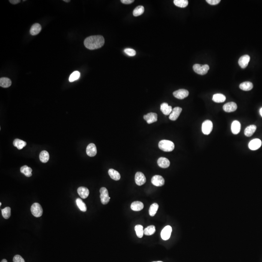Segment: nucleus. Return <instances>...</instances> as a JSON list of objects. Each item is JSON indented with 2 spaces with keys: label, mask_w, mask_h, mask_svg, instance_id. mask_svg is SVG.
<instances>
[{
  "label": "nucleus",
  "mask_w": 262,
  "mask_h": 262,
  "mask_svg": "<svg viewBox=\"0 0 262 262\" xmlns=\"http://www.w3.org/2000/svg\"><path fill=\"white\" fill-rule=\"evenodd\" d=\"M104 44V37L100 35L90 36L86 38L84 41L85 47L88 49L91 50L101 48Z\"/></svg>",
  "instance_id": "nucleus-1"
},
{
  "label": "nucleus",
  "mask_w": 262,
  "mask_h": 262,
  "mask_svg": "<svg viewBox=\"0 0 262 262\" xmlns=\"http://www.w3.org/2000/svg\"><path fill=\"white\" fill-rule=\"evenodd\" d=\"M158 146L160 150L166 152H170L174 149L175 145L173 142L167 140H162L159 142Z\"/></svg>",
  "instance_id": "nucleus-2"
},
{
  "label": "nucleus",
  "mask_w": 262,
  "mask_h": 262,
  "mask_svg": "<svg viewBox=\"0 0 262 262\" xmlns=\"http://www.w3.org/2000/svg\"><path fill=\"white\" fill-rule=\"evenodd\" d=\"M193 69L194 72L200 75H205L206 74L209 70L210 69L209 66L208 65L205 64L204 65H200V64H196L194 65Z\"/></svg>",
  "instance_id": "nucleus-3"
},
{
  "label": "nucleus",
  "mask_w": 262,
  "mask_h": 262,
  "mask_svg": "<svg viewBox=\"0 0 262 262\" xmlns=\"http://www.w3.org/2000/svg\"><path fill=\"white\" fill-rule=\"evenodd\" d=\"M31 211L32 215L36 217H39L42 215L43 209L39 203H34L31 207Z\"/></svg>",
  "instance_id": "nucleus-4"
},
{
  "label": "nucleus",
  "mask_w": 262,
  "mask_h": 262,
  "mask_svg": "<svg viewBox=\"0 0 262 262\" xmlns=\"http://www.w3.org/2000/svg\"><path fill=\"white\" fill-rule=\"evenodd\" d=\"M100 199L103 205H107L110 200V197L109 196L108 191L106 187H102L100 190Z\"/></svg>",
  "instance_id": "nucleus-5"
},
{
  "label": "nucleus",
  "mask_w": 262,
  "mask_h": 262,
  "mask_svg": "<svg viewBox=\"0 0 262 262\" xmlns=\"http://www.w3.org/2000/svg\"><path fill=\"white\" fill-rule=\"evenodd\" d=\"M213 123L210 120H206L202 124V132L205 135H209L213 129Z\"/></svg>",
  "instance_id": "nucleus-6"
},
{
  "label": "nucleus",
  "mask_w": 262,
  "mask_h": 262,
  "mask_svg": "<svg viewBox=\"0 0 262 262\" xmlns=\"http://www.w3.org/2000/svg\"><path fill=\"white\" fill-rule=\"evenodd\" d=\"M173 95L177 99L182 100L189 95V92L186 89H180L173 92Z\"/></svg>",
  "instance_id": "nucleus-7"
},
{
  "label": "nucleus",
  "mask_w": 262,
  "mask_h": 262,
  "mask_svg": "<svg viewBox=\"0 0 262 262\" xmlns=\"http://www.w3.org/2000/svg\"><path fill=\"white\" fill-rule=\"evenodd\" d=\"M151 183L156 187H162L165 184V180L161 176L156 175L152 177Z\"/></svg>",
  "instance_id": "nucleus-8"
},
{
  "label": "nucleus",
  "mask_w": 262,
  "mask_h": 262,
  "mask_svg": "<svg viewBox=\"0 0 262 262\" xmlns=\"http://www.w3.org/2000/svg\"><path fill=\"white\" fill-rule=\"evenodd\" d=\"M172 232V228L170 226H167L162 230L161 233V236L164 240H167L170 238Z\"/></svg>",
  "instance_id": "nucleus-9"
},
{
  "label": "nucleus",
  "mask_w": 262,
  "mask_h": 262,
  "mask_svg": "<svg viewBox=\"0 0 262 262\" xmlns=\"http://www.w3.org/2000/svg\"><path fill=\"white\" fill-rule=\"evenodd\" d=\"M135 182L137 185L139 186L143 185L146 182V178L143 173L141 172H137L135 175Z\"/></svg>",
  "instance_id": "nucleus-10"
},
{
  "label": "nucleus",
  "mask_w": 262,
  "mask_h": 262,
  "mask_svg": "<svg viewBox=\"0 0 262 262\" xmlns=\"http://www.w3.org/2000/svg\"><path fill=\"white\" fill-rule=\"evenodd\" d=\"M262 145V141L259 139H256L251 140L248 144V147L250 149L253 151L258 150Z\"/></svg>",
  "instance_id": "nucleus-11"
},
{
  "label": "nucleus",
  "mask_w": 262,
  "mask_h": 262,
  "mask_svg": "<svg viewBox=\"0 0 262 262\" xmlns=\"http://www.w3.org/2000/svg\"><path fill=\"white\" fill-rule=\"evenodd\" d=\"M182 111V108L180 107H176L172 109V113L169 116V118L172 121H175L178 118Z\"/></svg>",
  "instance_id": "nucleus-12"
},
{
  "label": "nucleus",
  "mask_w": 262,
  "mask_h": 262,
  "mask_svg": "<svg viewBox=\"0 0 262 262\" xmlns=\"http://www.w3.org/2000/svg\"><path fill=\"white\" fill-rule=\"evenodd\" d=\"M143 118L148 124L152 123L157 121V115L155 113H149L144 116Z\"/></svg>",
  "instance_id": "nucleus-13"
},
{
  "label": "nucleus",
  "mask_w": 262,
  "mask_h": 262,
  "mask_svg": "<svg viewBox=\"0 0 262 262\" xmlns=\"http://www.w3.org/2000/svg\"><path fill=\"white\" fill-rule=\"evenodd\" d=\"M238 108V106L234 102H230L224 104L223 107L224 111L226 112H233Z\"/></svg>",
  "instance_id": "nucleus-14"
},
{
  "label": "nucleus",
  "mask_w": 262,
  "mask_h": 262,
  "mask_svg": "<svg viewBox=\"0 0 262 262\" xmlns=\"http://www.w3.org/2000/svg\"><path fill=\"white\" fill-rule=\"evenodd\" d=\"M250 56L248 55H244L242 56L239 59L238 64L241 67L242 69H245L247 67L248 65V63L250 62Z\"/></svg>",
  "instance_id": "nucleus-15"
},
{
  "label": "nucleus",
  "mask_w": 262,
  "mask_h": 262,
  "mask_svg": "<svg viewBox=\"0 0 262 262\" xmlns=\"http://www.w3.org/2000/svg\"><path fill=\"white\" fill-rule=\"evenodd\" d=\"M86 151H87V154L89 156H95L97 154V152L96 145L94 143L89 144L87 146Z\"/></svg>",
  "instance_id": "nucleus-16"
},
{
  "label": "nucleus",
  "mask_w": 262,
  "mask_h": 262,
  "mask_svg": "<svg viewBox=\"0 0 262 262\" xmlns=\"http://www.w3.org/2000/svg\"><path fill=\"white\" fill-rule=\"evenodd\" d=\"M161 111L165 115H169L172 111V108L171 106H169L166 103H164L161 104Z\"/></svg>",
  "instance_id": "nucleus-17"
},
{
  "label": "nucleus",
  "mask_w": 262,
  "mask_h": 262,
  "mask_svg": "<svg viewBox=\"0 0 262 262\" xmlns=\"http://www.w3.org/2000/svg\"><path fill=\"white\" fill-rule=\"evenodd\" d=\"M79 195L83 199H86L89 195V190L87 187H80L77 190Z\"/></svg>",
  "instance_id": "nucleus-18"
},
{
  "label": "nucleus",
  "mask_w": 262,
  "mask_h": 262,
  "mask_svg": "<svg viewBox=\"0 0 262 262\" xmlns=\"http://www.w3.org/2000/svg\"><path fill=\"white\" fill-rule=\"evenodd\" d=\"M157 164L160 167L166 169L169 166L170 161L169 159L165 157H160L157 160Z\"/></svg>",
  "instance_id": "nucleus-19"
},
{
  "label": "nucleus",
  "mask_w": 262,
  "mask_h": 262,
  "mask_svg": "<svg viewBox=\"0 0 262 262\" xmlns=\"http://www.w3.org/2000/svg\"><path fill=\"white\" fill-rule=\"evenodd\" d=\"M241 130V124L238 121H233L231 126L232 132L234 135H237L240 132Z\"/></svg>",
  "instance_id": "nucleus-20"
},
{
  "label": "nucleus",
  "mask_w": 262,
  "mask_h": 262,
  "mask_svg": "<svg viewBox=\"0 0 262 262\" xmlns=\"http://www.w3.org/2000/svg\"><path fill=\"white\" fill-rule=\"evenodd\" d=\"M41 30V26L40 24L37 23L34 24L31 28L30 33L32 36H36L39 34Z\"/></svg>",
  "instance_id": "nucleus-21"
},
{
  "label": "nucleus",
  "mask_w": 262,
  "mask_h": 262,
  "mask_svg": "<svg viewBox=\"0 0 262 262\" xmlns=\"http://www.w3.org/2000/svg\"><path fill=\"white\" fill-rule=\"evenodd\" d=\"M131 209L133 211H139L143 209L144 208V205L142 202L136 201V202H133L131 204Z\"/></svg>",
  "instance_id": "nucleus-22"
},
{
  "label": "nucleus",
  "mask_w": 262,
  "mask_h": 262,
  "mask_svg": "<svg viewBox=\"0 0 262 262\" xmlns=\"http://www.w3.org/2000/svg\"><path fill=\"white\" fill-rule=\"evenodd\" d=\"M12 84L11 80L7 77H1L0 79V86L4 88L10 87Z\"/></svg>",
  "instance_id": "nucleus-23"
},
{
  "label": "nucleus",
  "mask_w": 262,
  "mask_h": 262,
  "mask_svg": "<svg viewBox=\"0 0 262 262\" xmlns=\"http://www.w3.org/2000/svg\"><path fill=\"white\" fill-rule=\"evenodd\" d=\"M257 127L255 125H251L248 126L245 130L244 134L245 136L248 137L253 136L254 132L256 130Z\"/></svg>",
  "instance_id": "nucleus-24"
},
{
  "label": "nucleus",
  "mask_w": 262,
  "mask_h": 262,
  "mask_svg": "<svg viewBox=\"0 0 262 262\" xmlns=\"http://www.w3.org/2000/svg\"><path fill=\"white\" fill-rule=\"evenodd\" d=\"M253 85L252 83L250 82H245L242 83L239 85V88L244 91H250L253 89Z\"/></svg>",
  "instance_id": "nucleus-25"
},
{
  "label": "nucleus",
  "mask_w": 262,
  "mask_h": 262,
  "mask_svg": "<svg viewBox=\"0 0 262 262\" xmlns=\"http://www.w3.org/2000/svg\"><path fill=\"white\" fill-rule=\"evenodd\" d=\"M213 100L217 103H223L226 100V97L222 94H215L213 95Z\"/></svg>",
  "instance_id": "nucleus-26"
},
{
  "label": "nucleus",
  "mask_w": 262,
  "mask_h": 262,
  "mask_svg": "<svg viewBox=\"0 0 262 262\" xmlns=\"http://www.w3.org/2000/svg\"><path fill=\"white\" fill-rule=\"evenodd\" d=\"M108 174L111 178L115 181H118L121 179V175L119 172L114 169H110L108 170Z\"/></svg>",
  "instance_id": "nucleus-27"
},
{
  "label": "nucleus",
  "mask_w": 262,
  "mask_h": 262,
  "mask_svg": "<svg viewBox=\"0 0 262 262\" xmlns=\"http://www.w3.org/2000/svg\"><path fill=\"white\" fill-rule=\"evenodd\" d=\"M21 172L26 176V177H30L32 176V169L26 165L21 167Z\"/></svg>",
  "instance_id": "nucleus-28"
},
{
  "label": "nucleus",
  "mask_w": 262,
  "mask_h": 262,
  "mask_svg": "<svg viewBox=\"0 0 262 262\" xmlns=\"http://www.w3.org/2000/svg\"><path fill=\"white\" fill-rule=\"evenodd\" d=\"M14 146L17 147L19 150H22L23 148L25 147L26 145V142L19 139H16L13 141Z\"/></svg>",
  "instance_id": "nucleus-29"
},
{
  "label": "nucleus",
  "mask_w": 262,
  "mask_h": 262,
  "mask_svg": "<svg viewBox=\"0 0 262 262\" xmlns=\"http://www.w3.org/2000/svg\"><path fill=\"white\" fill-rule=\"evenodd\" d=\"M49 154L46 151H43L40 152L39 154V159L42 163H47L49 160Z\"/></svg>",
  "instance_id": "nucleus-30"
},
{
  "label": "nucleus",
  "mask_w": 262,
  "mask_h": 262,
  "mask_svg": "<svg viewBox=\"0 0 262 262\" xmlns=\"http://www.w3.org/2000/svg\"><path fill=\"white\" fill-rule=\"evenodd\" d=\"M76 205H77L79 209L81 210V211L84 212L87 211V206H86L85 203L83 202V200L81 199H80V198H78V199H76Z\"/></svg>",
  "instance_id": "nucleus-31"
},
{
  "label": "nucleus",
  "mask_w": 262,
  "mask_h": 262,
  "mask_svg": "<svg viewBox=\"0 0 262 262\" xmlns=\"http://www.w3.org/2000/svg\"><path fill=\"white\" fill-rule=\"evenodd\" d=\"M159 208V205L156 203H154L151 205L149 209V215L151 217H154L156 214Z\"/></svg>",
  "instance_id": "nucleus-32"
},
{
  "label": "nucleus",
  "mask_w": 262,
  "mask_h": 262,
  "mask_svg": "<svg viewBox=\"0 0 262 262\" xmlns=\"http://www.w3.org/2000/svg\"><path fill=\"white\" fill-rule=\"evenodd\" d=\"M174 4L178 7L184 8L188 6V1L187 0H174Z\"/></svg>",
  "instance_id": "nucleus-33"
},
{
  "label": "nucleus",
  "mask_w": 262,
  "mask_h": 262,
  "mask_svg": "<svg viewBox=\"0 0 262 262\" xmlns=\"http://www.w3.org/2000/svg\"><path fill=\"white\" fill-rule=\"evenodd\" d=\"M155 230V227L154 225H151L144 229V234L146 235H154Z\"/></svg>",
  "instance_id": "nucleus-34"
},
{
  "label": "nucleus",
  "mask_w": 262,
  "mask_h": 262,
  "mask_svg": "<svg viewBox=\"0 0 262 262\" xmlns=\"http://www.w3.org/2000/svg\"><path fill=\"white\" fill-rule=\"evenodd\" d=\"M135 229L137 237L139 238H142L144 235L143 227L141 225H136Z\"/></svg>",
  "instance_id": "nucleus-35"
},
{
  "label": "nucleus",
  "mask_w": 262,
  "mask_h": 262,
  "mask_svg": "<svg viewBox=\"0 0 262 262\" xmlns=\"http://www.w3.org/2000/svg\"><path fill=\"white\" fill-rule=\"evenodd\" d=\"M1 214L5 219H8L11 215V208L9 207H6L1 209Z\"/></svg>",
  "instance_id": "nucleus-36"
},
{
  "label": "nucleus",
  "mask_w": 262,
  "mask_h": 262,
  "mask_svg": "<svg viewBox=\"0 0 262 262\" xmlns=\"http://www.w3.org/2000/svg\"><path fill=\"white\" fill-rule=\"evenodd\" d=\"M144 12V7L143 6H139L135 8L133 11V15L135 17L141 15Z\"/></svg>",
  "instance_id": "nucleus-37"
},
{
  "label": "nucleus",
  "mask_w": 262,
  "mask_h": 262,
  "mask_svg": "<svg viewBox=\"0 0 262 262\" xmlns=\"http://www.w3.org/2000/svg\"><path fill=\"white\" fill-rule=\"evenodd\" d=\"M80 77V73L78 71H75L71 74L69 77V81L70 82H73L74 81L77 80Z\"/></svg>",
  "instance_id": "nucleus-38"
},
{
  "label": "nucleus",
  "mask_w": 262,
  "mask_h": 262,
  "mask_svg": "<svg viewBox=\"0 0 262 262\" xmlns=\"http://www.w3.org/2000/svg\"><path fill=\"white\" fill-rule=\"evenodd\" d=\"M124 52L125 54L130 56H134L136 55V52L135 50L130 48H126L124 50Z\"/></svg>",
  "instance_id": "nucleus-39"
},
{
  "label": "nucleus",
  "mask_w": 262,
  "mask_h": 262,
  "mask_svg": "<svg viewBox=\"0 0 262 262\" xmlns=\"http://www.w3.org/2000/svg\"><path fill=\"white\" fill-rule=\"evenodd\" d=\"M13 262H25L24 258L19 255H16L13 258Z\"/></svg>",
  "instance_id": "nucleus-40"
},
{
  "label": "nucleus",
  "mask_w": 262,
  "mask_h": 262,
  "mask_svg": "<svg viewBox=\"0 0 262 262\" xmlns=\"http://www.w3.org/2000/svg\"><path fill=\"white\" fill-rule=\"evenodd\" d=\"M206 1L211 5H216L220 2V0H206Z\"/></svg>",
  "instance_id": "nucleus-41"
},
{
  "label": "nucleus",
  "mask_w": 262,
  "mask_h": 262,
  "mask_svg": "<svg viewBox=\"0 0 262 262\" xmlns=\"http://www.w3.org/2000/svg\"><path fill=\"white\" fill-rule=\"evenodd\" d=\"M134 1V0H121V2L123 3L124 4H130L133 3Z\"/></svg>",
  "instance_id": "nucleus-42"
},
{
  "label": "nucleus",
  "mask_w": 262,
  "mask_h": 262,
  "mask_svg": "<svg viewBox=\"0 0 262 262\" xmlns=\"http://www.w3.org/2000/svg\"><path fill=\"white\" fill-rule=\"evenodd\" d=\"M9 2L12 4H16L20 3L21 1L20 0H10Z\"/></svg>",
  "instance_id": "nucleus-43"
},
{
  "label": "nucleus",
  "mask_w": 262,
  "mask_h": 262,
  "mask_svg": "<svg viewBox=\"0 0 262 262\" xmlns=\"http://www.w3.org/2000/svg\"><path fill=\"white\" fill-rule=\"evenodd\" d=\"M260 115L261 116V117H262V107L261 108V109H260Z\"/></svg>",
  "instance_id": "nucleus-44"
},
{
  "label": "nucleus",
  "mask_w": 262,
  "mask_h": 262,
  "mask_svg": "<svg viewBox=\"0 0 262 262\" xmlns=\"http://www.w3.org/2000/svg\"><path fill=\"white\" fill-rule=\"evenodd\" d=\"M64 1L65 2H66V3H69V2H70V0H64Z\"/></svg>",
  "instance_id": "nucleus-45"
},
{
  "label": "nucleus",
  "mask_w": 262,
  "mask_h": 262,
  "mask_svg": "<svg viewBox=\"0 0 262 262\" xmlns=\"http://www.w3.org/2000/svg\"><path fill=\"white\" fill-rule=\"evenodd\" d=\"M1 262H8L6 259H3Z\"/></svg>",
  "instance_id": "nucleus-46"
},
{
  "label": "nucleus",
  "mask_w": 262,
  "mask_h": 262,
  "mask_svg": "<svg viewBox=\"0 0 262 262\" xmlns=\"http://www.w3.org/2000/svg\"><path fill=\"white\" fill-rule=\"evenodd\" d=\"M163 262L162 261H157V262Z\"/></svg>",
  "instance_id": "nucleus-47"
},
{
  "label": "nucleus",
  "mask_w": 262,
  "mask_h": 262,
  "mask_svg": "<svg viewBox=\"0 0 262 262\" xmlns=\"http://www.w3.org/2000/svg\"><path fill=\"white\" fill-rule=\"evenodd\" d=\"M1 203H0V206H1Z\"/></svg>",
  "instance_id": "nucleus-48"
}]
</instances>
